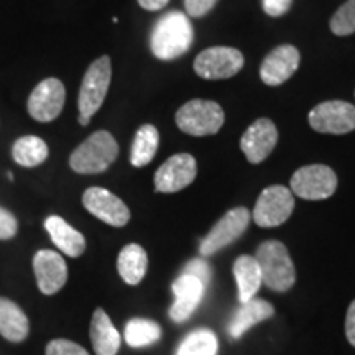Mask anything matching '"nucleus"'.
Segmentation results:
<instances>
[{"mask_svg":"<svg viewBox=\"0 0 355 355\" xmlns=\"http://www.w3.org/2000/svg\"><path fill=\"white\" fill-rule=\"evenodd\" d=\"M125 343L130 347H146L159 340L162 337V327L152 319L144 318H133L127 322L125 326Z\"/></svg>","mask_w":355,"mask_h":355,"instance_id":"a878e982","label":"nucleus"},{"mask_svg":"<svg viewBox=\"0 0 355 355\" xmlns=\"http://www.w3.org/2000/svg\"><path fill=\"white\" fill-rule=\"evenodd\" d=\"M216 3L217 0H184L186 12H188L189 17H194V19H199V17L209 13Z\"/></svg>","mask_w":355,"mask_h":355,"instance_id":"2f4dec72","label":"nucleus"},{"mask_svg":"<svg viewBox=\"0 0 355 355\" xmlns=\"http://www.w3.org/2000/svg\"><path fill=\"white\" fill-rule=\"evenodd\" d=\"M206 286L198 278L181 273L173 283V293H175V303L170 308V318L175 322H184L191 318L194 309L201 303Z\"/></svg>","mask_w":355,"mask_h":355,"instance_id":"f3484780","label":"nucleus"},{"mask_svg":"<svg viewBox=\"0 0 355 355\" xmlns=\"http://www.w3.org/2000/svg\"><path fill=\"white\" fill-rule=\"evenodd\" d=\"M84 207L97 219L112 225V227H123L130 220V211L121 198L104 188H89L83 194Z\"/></svg>","mask_w":355,"mask_h":355,"instance_id":"ddd939ff","label":"nucleus"},{"mask_svg":"<svg viewBox=\"0 0 355 355\" xmlns=\"http://www.w3.org/2000/svg\"><path fill=\"white\" fill-rule=\"evenodd\" d=\"M30 322L15 301L0 298V334L10 343H21L28 337Z\"/></svg>","mask_w":355,"mask_h":355,"instance_id":"412c9836","label":"nucleus"},{"mask_svg":"<svg viewBox=\"0 0 355 355\" xmlns=\"http://www.w3.org/2000/svg\"><path fill=\"white\" fill-rule=\"evenodd\" d=\"M217 337L209 329H196L184 337L176 355H216Z\"/></svg>","mask_w":355,"mask_h":355,"instance_id":"bb28decb","label":"nucleus"},{"mask_svg":"<svg viewBox=\"0 0 355 355\" xmlns=\"http://www.w3.org/2000/svg\"><path fill=\"white\" fill-rule=\"evenodd\" d=\"M275 314V308L268 301L260 298H252L247 303H242L241 308L235 311L234 318L229 322V334L232 339H241L245 332L255 324L266 321Z\"/></svg>","mask_w":355,"mask_h":355,"instance_id":"6ab92c4d","label":"nucleus"},{"mask_svg":"<svg viewBox=\"0 0 355 355\" xmlns=\"http://www.w3.org/2000/svg\"><path fill=\"white\" fill-rule=\"evenodd\" d=\"M91 343L96 355H117L121 349V334L115 329L109 314L104 309L97 308L91 321Z\"/></svg>","mask_w":355,"mask_h":355,"instance_id":"aec40b11","label":"nucleus"},{"mask_svg":"<svg viewBox=\"0 0 355 355\" xmlns=\"http://www.w3.org/2000/svg\"><path fill=\"white\" fill-rule=\"evenodd\" d=\"M44 229L50 234L51 241L63 254L73 259H78L86 250V239L84 235L69 225L63 217L50 216L44 220Z\"/></svg>","mask_w":355,"mask_h":355,"instance_id":"a211bd4d","label":"nucleus"},{"mask_svg":"<svg viewBox=\"0 0 355 355\" xmlns=\"http://www.w3.org/2000/svg\"><path fill=\"white\" fill-rule=\"evenodd\" d=\"M337 189V176L326 165H309L300 168L291 176V193L308 201H321L331 198Z\"/></svg>","mask_w":355,"mask_h":355,"instance_id":"423d86ee","label":"nucleus"},{"mask_svg":"<svg viewBox=\"0 0 355 355\" xmlns=\"http://www.w3.org/2000/svg\"><path fill=\"white\" fill-rule=\"evenodd\" d=\"M234 277L235 282H237L239 300H241V303H247V301L255 298L257 291L263 285L261 283L260 266L257 263L255 257L250 255H242L235 260Z\"/></svg>","mask_w":355,"mask_h":355,"instance_id":"5701e85b","label":"nucleus"},{"mask_svg":"<svg viewBox=\"0 0 355 355\" xmlns=\"http://www.w3.org/2000/svg\"><path fill=\"white\" fill-rule=\"evenodd\" d=\"M293 0H263V10L270 17H282L290 10Z\"/></svg>","mask_w":355,"mask_h":355,"instance_id":"473e14b6","label":"nucleus"},{"mask_svg":"<svg viewBox=\"0 0 355 355\" xmlns=\"http://www.w3.org/2000/svg\"><path fill=\"white\" fill-rule=\"evenodd\" d=\"M345 336H347L349 343L355 347V300L350 303L347 316H345Z\"/></svg>","mask_w":355,"mask_h":355,"instance_id":"72a5a7b5","label":"nucleus"},{"mask_svg":"<svg viewBox=\"0 0 355 355\" xmlns=\"http://www.w3.org/2000/svg\"><path fill=\"white\" fill-rule=\"evenodd\" d=\"M261 272V283L273 291H288L295 285L296 272L288 248L278 241L263 242L255 255Z\"/></svg>","mask_w":355,"mask_h":355,"instance_id":"20e7f679","label":"nucleus"},{"mask_svg":"<svg viewBox=\"0 0 355 355\" xmlns=\"http://www.w3.org/2000/svg\"><path fill=\"white\" fill-rule=\"evenodd\" d=\"M46 355H89L81 345L68 339H55L46 345Z\"/></svg>","mask_w":355,"mask_h":355,"instance_id":"c85d7f7f","label":"nucleus"},{"mask_svg":"<svg viewBox=\"0 0 355 355\" xmlns=\"http://www.w3.org/2000/svg\"><path fill=\"white\" fill-rule=\"evenodd\" d=\"M7 178H8V180H10V181H13V175H12V173H7Z\"/></svg>","mask_w":355,"mask_h":355,"instance_id":"c9c22d12","label":"nucleus"},{"mask_svg":"<svg viewBox=\"0 0 355 355\" xmlns=\"http://www.w3.org/2000/svg\"><path fill=\"white\" fill-rule=\"evenodd\" d=\"M112 79V63L109 56H101L92 61L84 74L81 89H79V123L87 125L97 110L104 104Z\"/></svg>","mask_w":355,"mask_h":355,"instance_id":"7ed1b4c3","label":"nucleus"},{"mask_svg":"<svg viewBox=\"0 0 355 355\" xmlns=\"http://www.w3.org/2000/svg\"><path fill=\"white\" fill-rule=\"evenodd\" d=\"M17 229H19V224H17L15 216L10 211L0 207V241H8V239L15 237Z\"/></svg>","mask_w":355,"mask_h":355,"instance_id":"7c9ffc66","label":"nucleus"},{"mask_svg":"<svg viewBox=\"0 0 355 355\" xmlns=\"http://www.w3.org/2000/svg\"><path fill=\"white\" fill-rule=\"evenodd\" d=\"M48 153L50 150H48L46 141L35 135L20 137L12 146L13 159L24 168L40 166L48 158Z\"/></svg>","mask_w":355,"mask_h":355,"instance_id":"b1692460","label":"nucleus"},{"mask_svg":"<svg viewBox=\"0 0 355 355\" xmlns=\"http://www.w3.org/2000/svg\"><path fill=\"white\" fill-rule=\"evenodd\" d=\"M300 51L291 44H282L275 48L265 58L260 68V78L266 86H279L286 83L300 66Z\"/></svg>","mask_w":355,"mask_h":355,"instance_id":"dca6fc26","label":"nucleus"},{"mask_svg":"<svg viewBox=\"0 0 355 355\" xmlns=\"http://www.w3.org/2000/svg\"><path fill=\"white\" fill-rule=\"evenodd\" d=\"M193 43V26L188 17L181 12L163 15L155 25L150 48L158 60L170 61L183 56Z\"/></svg>","mask_w":355,"mask_h":355,"instance_id":"f257e3e1","label":"nucleus"},{"mask_svg":"<svg viewBox=\"0 0 355 355\" xmlns=\"http://www.w3.org/2000/svg\"><path fill=\"white\" fill-rule=\"evenodd\" d=\"M66 89L64 84L56 78H48L33 89L28 97V114L37 122H53L60 117L64 107Z\"/></svg>","mask_w":355,"mask_h":355,"instance_id":"9b49d317","label":"nucleus"},{"mask_svg":"<svg viewBox=\"0 0 355 355\" xmlns=\"http://www.w3.org/2000/svg\"><path fill=\"white\" fill-rule=\"evenodd\" d=\"M183 273L189 275V277L198 278L199 282H201L206 288L211 282V266H209V263H207V261H204L201 259L191 260L189 263L184 266Z\"/></svg>","mask_w":355,"mask_h":355,"instance_id":"c756f323","label":"nucleus"},{"mask_svg":"<svg viewBox=\"0 0 355 355\" xmlns=\"http://www.w3.org/2000/svg\"><path fill=\"white\" fill-rule=\"evenodd\" d=\"M117 157L119 145L112 133L97 130L71 153L69 166L79 175H97L107 170Z\"/></svg>","mask_w":355,"mask_h":355,"instance_id":"f03ea898","label":"nucleus"},{"mask_svg":"<svg viewBox=\"0 0 355 355\" xmlns=\"http://www.w3.org/2000/svg\"><path fill=\"white\" fill-rule=\"evenodd\" d=\"M309 125L319 133L343 135L355 130V105L345 101H327L309 112Z\"/></svg>","mask_w":355,"mask_h":355,"instance_id":"9d476101","label":"nucleus"},{"mask_svg":"<svg viewBox=\"0 0 355 355\" xmlns=\"http://www.w3.org/2000/svg\"><path fill=\"white\" fill-rule=\"evenodd\" d=\"M252 214L247 207H235L230 209L227 214H224L219 222L211 229V232L202 239L199 252L202 257H211L217 252L225 248L230 243L242 237L245 232L248 224H250Z\"/></svg>","mask_w":355,"mask_h":355,"instance_id":"0eeeda50","label":"nucleus"},{"mask_svg":"<svg viewBox=\"0 0 355 355\" xmlns=\"http://www.w3.org/2000/svg\"><path fill=\"white\" fill-rule=\"evenodd\" d=\"M331 32L337 37H349L355 33V0H347L339 7L329 21Z\"/></svg>","mask_w":355,"mask_h":355,"instance_id":"cd10ccee","label":"nucleus"},{"mask_svg":"<svg viewBox=\"0 0 355 355\" xmlns=\"http://www.w3.org/2000/svg\"><path fill=\"white\" fill-rule=\"evenodd\" d=\"M168 2H170V0H139L140 7L145 8V10H150V12L162 10V8L165 7Z\"/></svg>","mask_w":355,"mask_h":355,"instance_id":"f704fd0d","label":"nucleus"},{"mask_svg":"<svg viewBox=\"0 0 355 355\" xmlns=\"http://www.w3.org/2000/svg\"><path fill=\"white\" fill-rule=\"evenodd\" d=\"M278 141V130L270 119H259L247 128L241 139V148L250 163H261L270 157Z\"/></svg>","mask_w":355,"mask_h":355,"instance_id":"2eb2a0df","label":"nucleus"},{"mask_svg":"<svg viewBox=\"0 0 355 355\" xmlns=\"http://www.w3.org/2000/svg\"><path fill=\"white\" fill-rule=\"evenodd\" d=\"M33 272L43 295H55L68 282V266L63 257L53 250H38L33 257Z\"/></svg>","mask_w":355,"mask_h":355,"instance_id":"4468645a","label":"nucleus"},{"mask_svg":"<svg viewBox=\"0 0 355 355\" xmlns=\"http://www.w3.org/2000/svg\"><path fill=\"white\" fill-rule=\"evenodd\" d=\"M295 209V198L285 186H270L261 191L254 209V220L260 227H277L290 219Z\"/></svg>","mask_w":355,"mask_h":355,"instance_id":"6e6552de","label":"nucleus"},{"mask_svg":"<svg viewBox=\"0 0 355 355\" xmlns=\"http://www.w3.org/2000/svg\"><path fill=\"white\" fill-rule=\"evenodd\" d=\"M196 175L198 165L193 155L178 153L155 173V189L157 193H178L193 183Z\"/></svg>","mask_w":355,"mask_h":355,"instance_id":"f8f14e48","label":"nucleus"},{"mask_svg":"<svg viewBox=\"0 0 355 355\" xmlns=\"http://www.w3.org/2000/svg\"><path fill=\"white\" fill-rule=\"evenodd\" d=\"M224 110L214 101H189L176 112L180 130L193 137L214 135L224 125Z\"/></svg>","mask_w":355,"mask_h":355,"instance_id":"39448f33","label":"nucleus"},{"mask_svg":"<svg viewBox=\"0 0 355 355\" xmlns=\"http://www.w3.org/2000/svg\"><path fill=\"white\" fill-rule=\"evenodd\" d=\"M148 268V255L139 243H128L121 250L117 270L127 285H139Z\"/></svg>","mask_w":355,"mask_h":355,"instance_id":"4be33fe9","label":"nucleus"},{"mask_svg":"<svg viewBox=\"0 0 355 355\" xmlns=\"http://www.w3.org/2000/svg\"><path fill=\"white\" fill-rule=\"evenodd\" d=\"M243 68V55L230 46H212L199 53L194 71L204 79H227Z\"/></svg>","mask_w":355,"mask_h":355,"instance_id":"1a4fd4ad","label":"nucleus"},{"mask_svg":"<svg viewBox=\"0 0 355 355\" xmlns=\"http://www.w3.org/2000/svg\"><path fill=\"white\" fill-rule=\"evenodd\" d=\"M159 145V133L157 127L150 125H141L139 132L135 133V139H133L132 150H130V163L135 168L146 166L157 155Z\"/></svg>","mask_w":355,"mask_h":355,"instance_id":"393cba45","label":"nucleus"}]
</instances>
